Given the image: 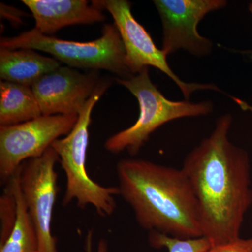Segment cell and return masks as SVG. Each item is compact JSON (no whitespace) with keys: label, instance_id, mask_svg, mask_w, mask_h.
<instances>
[{"label":"cell","instance_id":"obj_15","mask_svg":"<svg viewBox=\"0 0 252 252\" xmlns=\"http://www.w3.org/2000/svg\"><path fill=\"white\" fill-rule=\"evenodd\" d=\"M149 243L156 248H165L168 252H206L211 248L210 242L202 238L181 239L150 232Z\"/></svg>","mask_w":252,"mask_h":252},{"label":"cell","instance_id":"obj_8","mask_svg":"<svg viewBox=\"0 0 252 252\" xmlns=\"http://www.w3.org/2000/svg\"><path fill=\"white\" fill-rule=\"evenodd\" d=\"M59 161V155L51 147L41 157L26 160L20 167V185L35 229L38 252H58L51 222L58 193L55 167Z\"/></svg>","mask_w":252,"mask_h":252},{"label":"cell","instance_id":"obj_10","mask_svg":"<svg viewBox=\"0 0 252 252\" xmlns=\"http://www.w3.org/2000/svg\"><path fill=\"white\" fill-rule=\"evenodd\" d=\"M100 81L99 73L62 66L31 86L41 115H79Z\"/></svg>","mask_w":252,"mask_h":252},{"label":"cell","instance_id":"obj_4","mask_svg":"<svg viewBox=\"0 0 252 252\" xmlns=\"http://www.w3.org/2000/svg\"><path fill=\"white\" fill-rule=\"evenodd\" d=\"M138 101L140 115L133 125L109 137L104 142L108 152L119 154L127 151L130 155L139 153L153 132L167 123L185 117L207 116L213 111L210 101L194 102L172 101L162 94L152 82L149 67L129 79L117 78Z\"/></svg>","mask_w":252,"mask_h":252},{"label":"cell","instance_id":"obj_13","mask_svg":"<svg viewBox=\"0 0 252 252\" xmlns=\"http://www.w3.org/2000/svg\"><path fill=\"white\" fill-rule=\"evenodd\" d=\"M41 116L40 108L31 86L1 81L0 126L16 125Z\"/></svg>","mask_w":252,"mask_h":252},{"label":"cell","instance_id":"obj_12","mask_svg":"<svg viewBox=\"0 0 252 252\" xmlns=\"http://www.w3.org/2000/svg\"><path fill=\"white\" fill-rule=\"evenodd\" d=\"M61 66L58 60L39 54L35 50L0 49L1 81L32 86Z\"/></svg>","mask_w":252,"mask_h":252},{"label":"cell","instance_id":"obj_19","mask_svg":"<svg viewBox=\"0 0 252 252\" xmlns=\"http://www.w3.org/2000/svg\"><path fill=\"white\" fill-rule=\"evenodd\" d=\"M241 54L246 55L249 57V59L252 61V50H246V51H238Z\"/></svg>","mask_w":252,"mask_h":252},{"label":"cell","instance_id":"obj_18","mask_svg":"<svg viewBox=\"0 0 252 252\" xmlns=\"http://www.w3.org/2000/svg\"><path fill=\"white\" fill-rule=\"evenodd\" d=\"M92 231H89L86 239V250L87 252H91L92 250V241H93ZM107 243L104 240H101L98 245L97 252H107Z\"/></svg>","mask_w":252,"mask_h":252},{"label":"cell","instance_id":"obj_3","mask_svg":"<svg viewBox=\"0 0 252 252\" xmlns=\"http://www.w3.org/2000/svg\"><path fill=\"white\" fill-rule=\"evenodd\" d=\"M110 84L109 79H101L79 113L74 128L65 137L55 141L51 145L59 155L60 163L67 179L63 206L75 200L80 208L91 205L103 217L111 216L115 212L117 203L114 197L120 194L119 187H103L94 182L88 174L86 157L91 114Z\"/></svg>","mask_w":252,"mask_h":252},{"label":"cell","instance_id":"obj_11","mask_svg":"<svg viewBox=\"0 0 252 252\" xmlns=\"http://www.w3.org/2000/svg\"><path fill=\"white\" fill-rule=\"evenodd\" d=\"M39 32L51 36L67 26L102 22L105 16L94 1L86 0H23Z\"/></svg>","mask_w":252,"mask_h":252},{"label":"cell","instance_id":"obj_1","mask_svg":"<svg viewBox=\"0 0 252 252\" xmlns=\"http://www.w3.org/2000/svg\"><path fill=\"white\" fill-rule=\"evenodd\" d=\"M232 124L230 114L220 116L182 167L198 203L203 236L211 247L240 238L252 204L250 158L245 149L230 142Z\"/></svg>","mask_w":252,"mask_h":252},{"label":"cell","instance_id":"obj_20","mask_svg":"<svg viewBox=\"0 0 252 252\" xmlns=\"http://www.w3.org/2000/svg\"><path fill=\"white\" fill-rule=\"evenodd\" d=\"M248 9L249 11H250V12L252 14V1L250 3V4H249Z\"/></svg>","mask_w":252,"mask_h":252},{"label":"cell","instance_id":"obj_6","mask_svg":"<svg viewBox=\"0 0 252 252\" xmlns=\"http://www.w3.org/2000/svg\"><path fill=\"white\" fill-rule=\"evenodd\" d=\"M93 1L101 9L107 10L112 15L125 48L126 64L132 75H136L149 66L157 68L178 86L185 100H189L195 91L203 90L217 91L230 99L233 97L231 94L222 91L215 84L187 83L180 79L169 65L166 55L162 49L157 47L148 31L134 17L128 1Z\"/></svg>","mask_w":252,"mask_h":252},{"label":"cell","instance_id":"obj_16","mask_svg":"<svg viewBox=\"0 0 252 252\" xmlns=\"http://www.w3.org/2000/svg\"><path fill=\"white\" fill-rule=\"evenodd\" d=\"M206 252H252V238H239L226 243L211 247Z\"/></svg>","mask_w":252,"mask_h":252},{"label":"cell","instance_id":"obj_2","mask_svg":"<svg viewBox=\"0 0 252 252\" xmlns=\"http://www.w3.org/2000/svg\"><path fill=\"white\" fill-rule=\"evenodd\" d=\"M117 173L119 195L143 229L174 238H202L198 203L182 168L144 159H122Z\"/></svg>","mask_w":252,"mask_h":252},{"label":"cell","instance_id":"obj_5","mask_svg":"<svg viewBox=\"0 0 252 252\" xmlns=\"http://www.w3.org/2000/svg\"><path fill=\"white\" fill-rule=\"evenodd\" d=\"M0 48L28 49L51 54L68 67L109 71L120 79L133 77L126 64V51L117 28L106 24L99 39L87 42L45 35L33 28L12 37H2Z\"/></svg>","mask_w":252,"mask_h":252},{"label":"cell","instance_id":"obj_7","mask_svg":"<svg viewBox=\"0 0 252 252\" xmlns=\"http://www.w3.org/2000/svg\"><path fill=\"white\" fill-rule=\"evenodd\" d=\"M79 115H52L0 126V179L9 182L23 162L41 157L55 141L67 135Z\"/></svg>","mask_w":252,"mask_h":252},{"label":"cell","instance_id":"obj_9","mask_svg":"<svg viewBox=\"0 0 252 252\" xmlns=\"http://www.w3.org/2000/svg\"><path fill=\"white\" fill-rule=\"evenodd\" d=\"M162 26V51L166 56L185 50L197 57L211 54L213 44L200 35L199 23L209 13L223 9L225 0H155Z\"/></svg>","mask_w":252,"mask_h":252},{"label":"cell","instance_id":"obj_17","mask_svg":"<svg viewBox=\"0 0 252 252\" xmlns=\"http://www.w3.org/2000/svg\"><path fill=\"white\" fill-rule=\"evenodd\" d=\"M1 16L11 21L13 25L21 24L24 13L13 6L1 3Z\"/></svg>","mask_w":252,"mask_h":252},{"label":"cell","instance_id":"obj_14","mask_svg":"<svg viewBox=\"0 0 252 252\" xmlns=\"http://www.w3.org/2000/svg\"><path fill=\"white\" fill-rule=\"evenodd\" d=\"M19 170L9 180L8 187L16 203V218L7 237L1 242L0 252H38L35 229L20 185Z\"/></svg>","mask_w":252,"mask_h":252}]
</instances>
